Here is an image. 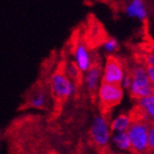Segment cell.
<instances>
[{
	"instance_id": "cell-1",
	"label": "cell",
	"mask_w": 154,
	"mask_h": 154,
	"mask_svg": "<svg viewBox=\"0 0 154 154\" xmlns=\"http://www.w3.org/2000/svg\"><path fill=\"white\" fill-rule=\"evenodd\" d=\"M76 89L75 84L66 74L65 66L56 69L54 74L52 75L50 83L51 95L55 101V110H61L62 106L68 99V97L73 95Z\"/></svg>"
},
{
	"instance_id": "cell-2",
	"label": "cell",
	"mask_w": 154,
	"mask_h": 154,
	"mask_svg": "<svg viewBox=\"0 0 154 154\" xmlns=\"http://www.w3.org/2000/svg\"><path fill=\"white\" fill-rule=\"evenodd\" d=\"M98 98H99L100 116L107 122H109L108 116L110 115V111L118 106L123 98V87L121 85L100 83Z\"/></svg>"
},
{
	"instance_id": "cell-3",
	"label": "cell",
	"mask_w": 154,
	"mask_h": 154,
	"mask_svg": "<svg viewBox=\"0 0 154 154\" xmlns=\"http://www.w3.org/2000/svg\"><path fill=\"white\" fill-rule=\"evenodd\" d=\"M132 76V85L129 89L132 99L139 100L154 95V88L152 86L148 72L144 65L138 64L129 71Z\"/></svg>"
},
{
	"instance_id": "cell-4",
	"label": "cell",
	"mask_w": 154,
	"mask_h": 154,
	"mask_svg": "<svg viewBox=\"0 0 154 154\" xmlns=\"http://www.w3.org/2000/svg\"><path fill=\"white\" fill-rule=\"evenodd\" d=\"M89 142L90 145L99 154H108L109 149V131H108V122L99 116L94 120L91 128L89 130Z\"/></svg>"
},
{
	"instance_id": "cell-5",
	"label": "cell",
	"mask_w": 154,
	"mask_h": 154,
	"mask_svg": "<svg viewBox=\"0 0 154 154\" xmlns=\"http://www.w3.org/2000/svg\"><path fill=\"white\" fill-rule=\"evenodd\" d=\"M149 125L131 122V125L127 130L131 143L130 153L132 154H151L149 149Z\"/></svg>"
},
{
	"instance_id": "cell-6",
	"label": "cell",
	"mask_w": 154,
	"mask_h": 154,
	"mask_svg": "<svg viewBox=\"0 0 154 154\" xmlns=\"http://www.w3.org/2000/svg\"><path fill=\"white\" fill-rule=\"evenodd\" d=\"M125 65L116 55H109L106 60V64L103 67V74L101 83L122 85L125 79Z\"/></svg>"
},
{
	"instance_id": "cell-7",
	"label": "cell",
	"mask_w": 154,
	"mask_h": 154,
	"mask_svg": "<svg viewBox=\"0 0 154 154\" xmlns=\"http://www.w3.org/2000/svg\"><path fill=\"white\" fill-rule=\"evenodd\" d=\"M103 71L101 68L100 63L99 62H94L91 67L89 68V71L87 72L85 77H84L85 86H86L87 90L89 91L93 101H95L96 94H98V90H99L98 84H99L100 79H103Z\"/></svg>"
},
{
	"instance_id": "cell-8",
	"label": "cell",
	"mask_w": 154,
	"mask_h": 154,
	"mask_svg": "<svg viewBox=\"0 0 154 154\" xmlns=\"http://www.w3.org/2000/svg\"><path fill=\"white\" fill-rule=\"evenodd\" d=\"M75 63L83 73H87L93 65V60L90 58L89 52L84 41H78L74 50Z\"/></svg>"
},
{
	"instance_id": "cell-9",
	"label": "cell",
	"mask_w": 154,
	"mask_h": 154,
	"mask_svg": "<svg viewBox=\"0 0 154 154\" xmlns=\"http://www.w3.org/2000/svg\"><path fill=\"white\" fill-rule=\"evenodd\" d=\"M48 100V93L46 88L38 86L35 89L30 91L26 99V106L36 109H46Z\"/></svg>"
},
{
	"instance_id": "cell-10",
	"label": "cell",
	"mask_w": 154,
	"mask_h": 154,
	"mask_svg": "<svg viewBox=\"0 0 154 154\" xmlns=\"http://www.w3.org/2000/svg\"><path fill=\"white\" fill-rule=\"evenodd\" d=\"M125 12L130 18H135L142 22L148 19V8L144 0H130L125 6Z\"/></svg>"
},
{
	"instance_id": "cell-11",
	"label": "cell",
	"mask_w": 154,
	"mask_h": 154,
	"mask_svg": "<svg viewBox=\"0 0 154 154\" xmlns=\"http://www.w3.org/2000/svg\"><path fill=\"white\" fill-rule=\"evenodd\" d=\"M65 69H66V74L69 77V79L75 84L76 88L83 84L84 77H83V72L80 71L79 67L77 66V64L74 62H69L67 65H65Z\"/></svg>"
},
{
	"instance_id": "cell-12",
	"label": "cell",
	"mask_w": 154,
	"mask_h": 154,
	"mask_svg": "<svg viewBox=\"0 0 154 154\" xmlns=\"http://www.w3.org/2000/svg\"><path fill=\"white\" fill-rule=\"evenodd\" d=\"M138 105L143 110L150 125H154V95L139 100Z\"/></svg>"
},
{
	"instance_id": "cell-13",
	"label": "cell",
	"mask_w": 154,
	"mask_h": 154,
	"mask_svg": "<svg viewBox=\"0 0 154 154\" xmlns=\"http://www.w3.org/2000/svg\"><path fill=\"white\" fill-rule=\"evenodd\" d=\"M131 125V120L129 118L128 113H120L118 116V118H116L111 125H110V129L111 131L118 133V132H125L127 131Z\"/></svg>"
},
{
	"instance_id": "cell-14",
	"label": "cell",
	"mask_w": 154,
	"mask_h": 154,
	"mask_svg": "<svg viewBox=\"0 0 154 154\" xmlns=\"http://www.w3.org/2000/svg\"><path fill=\"white\" fill-rule=\"evenodd\" d=\"M113 142L119 149H121L123 151L130 152V150H131V143H130V139H129L127 131L116 133L113 137Z\"/></svg>"
},
{
	"instance_id": "cell-15",
	"label": "cell",
	"mask_w": 154,
	"mask_h": 154,
	"mask_svg": "<svg viewBox=\"0 0 154 154\" xmlns=\"http://www.w3.org/2000/svg\"><path fill=\"white\" fill-rule=\"evenodd\" d=\"M103 48L107 53H109L110 55H112V53H115L117 50L119 48V43L115 38H107L105 41L103 42Z\"/></svg>"
},
{
	"instance_id": "cell-16",
	"label": "cell",
	"mask_w": 154,
	"mask_h": 154,
	"mask_svg": "<svg viewBox=\"0 0 154 154\" xmlns=\"http://www.w3.org/2000/svg\"><path fill=\"white\" fill-rule=\"evenodd\" d=\"M148 141H149V149H150V152L152 154L154 153V125L149 127Z\"/></svg>"
},
{
	"instance_id": "cell-17",
	"label": "cell",
	"mask_w": 154,
	"mask_h": 154,
	"mask_svg": "<svg viewBox=\"0 0 154 154\" xmlns=\"http://www.w3.org/2000/svg\"><path fill=\"white\" fill-rule=\"evenodd\" d=\"M145 68H146V72H148L150 82H151L152 86L154 88V66L153 65H145Z\"/></svg>"
},
{
	"instance_id": "cell-18",
	"label": "cell",
	"mask_w": 154,
	"mask_h": 154,
	"mask_svg": "<svg viewBox=\"0 0 154 154\" xmlns=\"http://www.w3.org/2000/svg\"><path fill=\"white\" fill-rule=\"evenodd\" d=\"M150 52H151V53H154V42L151 44V48H150Z\"/></svg>"
}]
</instances>
